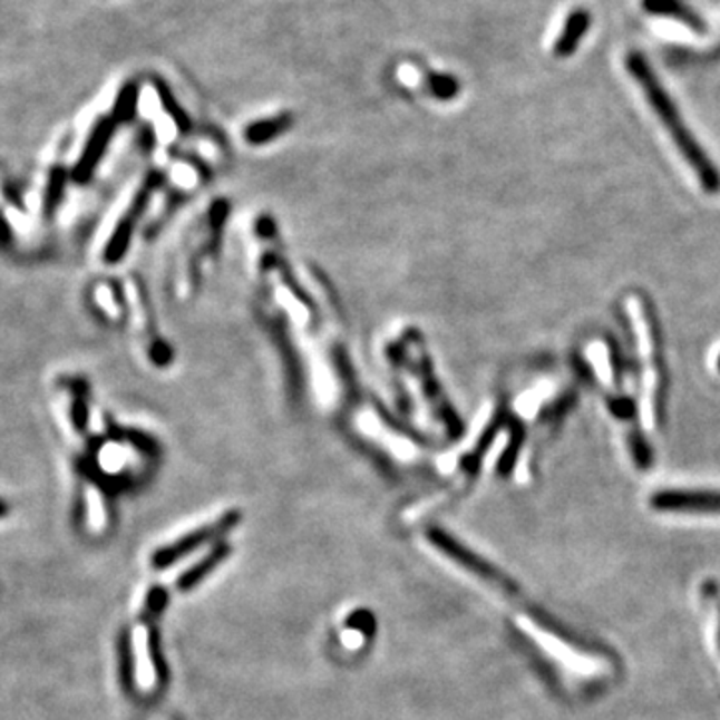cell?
<instances>
[{"instance_id": "4", "label": "cell", "mask_w": 720, "mask_h": 720, "mask_svg": "<svg viewBox=\"0 0 720 720\" xmlns=\"http://www.w3.org/2000/svg\"><path fill=\"white\" fill-rule=\"evenodd\" d=\"M427 538L430 541V545L438 548L442 555H447L448 558H453L457 565L465 566L468 573L473 575L480 576L485 578L487 583L497 584L500 588L505 591H515V583H510L505 575H500L495 566L488 565L485 558L475 555L473 551H468L467 546L460 545L458 541H455L453 536L440 531V528H430L427 533Z\"/></svg>"}, {"instance_id": "7", "label": "cell", "mask_w": 720, "mask_h": 720, "mask_svg": "<svg viewBox=\"0 0 720 720\" xmlns=\"http://www.w3.org/2000/svg\"><path fill=\"white\" fill-rule=\"evenodd\" d=\"M228 555H231V546L226 545V543L216 545L208 555L203 556L196 565L191 566L188 571H185V573L181 575L178 583H176L178 591H183V593H185V591H191V588L198 586V584L203 583L206 576L211 575V573L215 571L216 566L221 565L224 558Z\"/></svg>"}, {"instance_id": "1", "label": "cell", "mask_w": 720, "mask_h": 720, "mask_svg": "<svg viewBox=\"0 0 720 720\" xmlns=\"http://www.w3.org/2000/svg\"><path fill=\"white\" fill-rule=\"evenodd\" d=\"M626 69L631 72V77L636 80V85L643 88L654 115L669 130V135L674 140L677 148H679V153L687 160V165L694 171V175L699 178L702 188L707 193H711V195L720 193L719 168L712 165L711 156L707 155L701 145H699V140L692 137L691 130L682 120L679 108L672 103V98L662 87L659 77L652 72L651 65H649V60H646L643 52L631 50L626 55Z\"/></svg>"}, {"instance_id": "3", "label": "cell", "mask_w": 720, "mask_h": 720, "mask_svg": "<svg viewBox=\"0 0 720 720\" xmlns=\"http://www.w3.org/2000/svg\"><path fill=\"white\" fill-rule=\"evenodd\" d=\"M239 523H241V515L236 510L226 513L218 520H215L213 525H206L198 528V531H193L188 535L181 536L173 545L156 551L155 555H153V566H155L156 571H163V568L175 565L176 561H181L183 556L193 553L196 548H201L208 541L226 535Z\"/></svg>"}, {"instance_id": "10", "label": "cell", "mask_w": 720, "mask_h": 720, "mask_svg": "<svg viewBox=\"0 0 720 720\" xmlns=\"http://www.w3.org/2000/svg\"><path fill=\"white\" fill-rule=\"evenodd\" d=\"M118 677L120 684L127 694L135 692V652H133V639L128 631H123L118 636Z\"/></svg>"}, {"instance_id": "5", "label": "cell", "mask_w": 720, "mask_h": 720, "mask_svg": "<svg viewBox=\"0 0 720 720\" xmlns=\"http://www.w3.org/2000/svg\"><path fill=\"white\" fill-rule=\"evenodd\" d=\"M651 505L667 513L720 515V493L719 490H662L652 497Z\"/></svg>"}, {"instance_id": "12", "label": "cell", "mask_w": 720, "mask_h": 720, "mask_svg": "<svg viewBox=\"0 0 720 720\" xmlns=\"http://www.w3.org/2000/svg\"><path fill=\"white\" fill-rule=\"evenodd\" d=\"M165 604H166L165 588H163V586H155V588L150 591V594H148V599H146V604H145L146 621H148V623H155L156 616L163 613V609H165Z\"/></svg>"}, {"instance_id": "15", "label": "cell", "mask_w": 720, "mask_h": 720, "mask_svg": "<svg viewBox=\"0 0 720 720\" xmlns=\"http://www.w3.org/2000/svg\"><path fill=\"white\" fill-rule=\"evenodd\" d=\"M717 599H714V603H712V609H714V613H717V643H719V649H720V596L719 594H714Z\"/></svg>"}, {"instance_id": "6", "label": "cell", "mask_w": 720, "mask_h": 720, "mask_svg": "<svg viewBox=\"0 0 720 720\" xmlns=\"http://www.w3.org/2000/svg\"><path fill=\"white\" fill-rule=\"evenodd\" d=\"M588 27H591V12L584 9L573 10L566 19L561 37L556 39L555 47H553L556 59H568L571 55H575Z\"/></svg>"}, {"instance_id": "9", "label": "cell", "mask_w": 720, "mask_h": 720, "mask_svg": "<svg viewBox=\"0 0 720 720\" xmlns=\"http://www.w3.org/2000/svg\"><path fill=\"white\" fill-rule=\"evenodd\" d=\"M113 127H115V125H113L110 120L98 123V127L95 128L93 137L88 140L87 148H85V155L80 158L77 171H75V178H77V181H87L88 176H90L93 168H95V165L98 163V158H100V155L105 153V146H107L108 138H110Z\"/></svg>"}, {"instance_id": "11", "label": "cell", "mask_w": 720, "mask_h": 720, "mask_svg": "<svg viewBox=\"0 0 720 720\" xmlns=\"http://www.w3.org/2000/svg\"><path fill=\"white\" fill-rule=\"evenodd\" d=\"M148 656L155 669L156 681L158 684L168 682V667H166L165 656H163V646H160V634L155 626L148 633Z\"/></svg>"}, {"instance_id": "16", "label": "cell", "mask_w": 720, "mask_h": 720, "mask_svg": "<svg viewBox=\"0 0 720 720\" xmlns=\"http://www.w3.org/2000/svg\"><path fill=\"white\" fill-rule=\"evenodd\" d=\"M7 515H9V505L4 500H0V518Z\"/></svg>"}, {"instance_id": "17", "label": "cell", "mask_w": 720, "mask_h": 720, "mask_svg": "<svg viewBox=\"0 0 720 720\" xmlns=\"http://www.w3.org/2000/svg\"><path fill=\"white\" fill-rule=\"evenodd\" d=\"M719 370H720V357H719Z\"/></svg>"}, {"instance_id": "8", "label": "cell", "mask_w": 720, "mask_h": 720, "mask_svg": "<svg viewBox=\"0 0 720 720\" xmlns=\"http://www.w3.org/2000/svg\"><path fill=\"white\" fill-rule=\"evenodd\" d=\"M643 9L646 12H652V14H662V17H669V19L681 20L687 27H691L697 32L707 30L704 20L691 7H687L682 0H643Z\"/></svg>"}, {"instance_id": "13", "label": "cell", "mask_w": 720, "mask_h": 720, "mask_svg": "<svg viewBox=\"0 0 720 720\" xmlns=\"http://www.w3.org/2000/svg\"><path fill=\"white\" fill-rule=\"evenodd\" d=\"M347 626L362 634H372L374 633V616L369 611H357L349 616Z\"/></svg>"}, {"instance_id": "14", "label": "cell", "mask_w": 720, "mask_h": 720, "mask_svg": "<svg viewBox=\"0 0 720 720\" xmlns=\"http://www.w3.org/2000/svg\"><path fill=\"white\" fill-rule=\"evenodd\" d=\"M430 87L440 98H453L458 90L455 78L450 77H432L430 78Z\"/></svg>"}, {"instance_id": "2", "label": "cell", "mask_w": 720, "mask_h": 720, "mask_svg": "<svg viewBox=\"0 0 720 720\" xmlns=\"http://www.w3.org/2000/svg\"><path fill=\"white\" fill-rule=\"evenodd\" d=\"M626 309L631 314L634 337H636L641 359H643L644 412H646L649 422L656 425L662 412V385H664L659 324L654 321L649 304L639 294H633L629 299Z\"/></svg>"}]
</instances>
